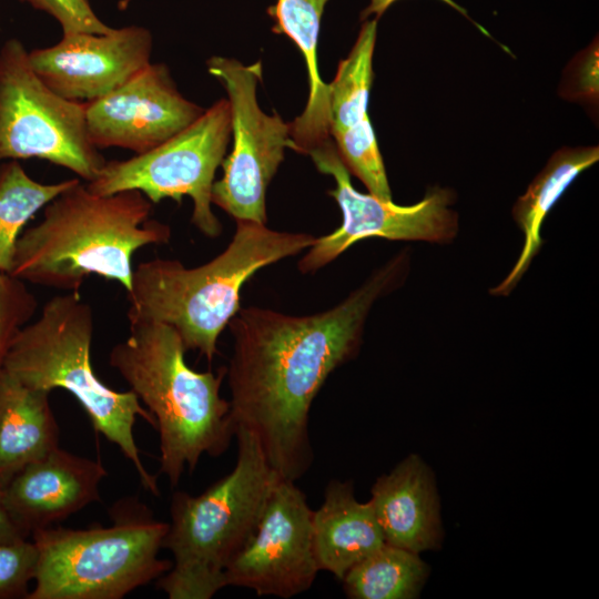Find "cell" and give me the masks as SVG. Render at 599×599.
<instances>
[{"label":"cell","mask_w":599,"mask_h":599,"mask_svg":"<svg viewBox=\"0 0 599 599\" xmlns=\"http://www.w3.org/2000/svg\"><path fill=\"white\" fill-rule=\"evenodd\" d=\"M409 267L404 250L328 309L288 315L250 306L229 322L231 416L235 428L257 440L281 478L296 481L309 469L313 400L328 376L356 357L374 304L405 283Z\"/></svg>","instance_id":"6da1fadb"},{"label":"cell","mask_w":599,"mask_h":599,"mask_svg":"<svg viewBox=\"0 0 599 599\" xmlns=\"http://www.w3.org/2000/svg\"><path fill=\"white\" fill-rule=\"evenodd\" d=\"M599 160V148L564 146L557 150L512 206V217L524 234L521 252L508 275L489 290L508 296L518 285L544 245L541 227L547 214L581 172Z\"/></svg>","instance_id":"ffe728a7"},{"label":"cell","mask_w":599,"mask_h":599,"mask_svg":"<svg viewBox=\"0 0 599 599\" xmlns=\"http://www.w3.org/2000/svg\"><path fill=\"white\" fill-rule=\"evenodd\" d=\"M84 111L98 149L115 146L135 154L164 143L204 112L177 91L162 63H149L118 89L84 102Z\"/></svg>","instance_id":"4fadbf2b"},{"label":"cell","mask_w":599,"mask_h":599,"mask_svg":"<svg viewBox=\"0 0 599 599\" xmlns=\"http://www.w3.org/2000/svg\"><path fill=\"white\" fill-rule=\"evenodd\" d=\"M231 133L230 104L221 99L159 146L129 160L106 161L87 187L99 195L136 190L152 203L166 197L180 203L187 195L193 201L192 224L215 238L222 224L212 211L211 193Z\"/></svg>","instance_id":"9c48e42d"},{"label":"cell","mask_w":599,"mask_h":599,"mask_svg":"<svg viewBox=\"0 0 599 599\" xmlns=\"http://www.w3.org/2000/svg\"><path fill=\"white\" fill-rule=\"evenodd\" d=\"M312 531L318 569L339 580L385 544L370 501L356 499L351 480L327 484L321 507L313 510Z\"/></svg>","instance_id":"ac0fdd59"},{"label":"cell","mask_w":599,"mask_h":599,"mask_svg":"<svg viewBox=\"0 0 599 599\" xmlns=\"http://www.w3.org/2000/svg\"><path fill=\"white\" fill-rule=\"evenodd\" d=\"M151 32L139 26L103 34L63 33L54 45L28 53L31 68L57 94L92 101L118 89L150 62Z\"/></svg>","instance_id":"5bb4252c"},{"label":"cell","mask_w":599,"mask_h":599,"mask_svg":"<svg viewBox=\"0 0 599 599\" xmlns=\"http://www.w3.org/2000/svg\"><path fill=\"white\" fill-rule=\"evenodd\" d=\"M370 504L385 542L416 554L440 548L444 530L430 467L410 454L376 479Z\"/></svg>","instance_id":"e0dca14e"},{"label":"cell","mask_w":599,"mask_h":599,"mask_svg":"<svg viewBox=\"0 0 599 599\" xmlns=\"http://www.w3.org/2000/svg\"><path fill=\"white\" fill-rule=\"evenodd\" d=\"M44 184L30 177L17 160L0 164V272L11 273L16 245L29 220L77 183Z\"/></svg>","instance_id":"603a6c76"},{"label":"cell","mask_w":599,"mask_h":599,"mask_svg":"<svg viewBox=\"0 0 599 599\" xmlns=\"http://www.w3.org/2000/svg\"><path fill=\"white\" fill-rule=\"evenodd\" d=\"M50 393L0 374V490L26 466L59 447Z\"/></svg>","instance_id":"d6986e66"},{"label":"cell","mask_w":599,"mask_h":599,"mask_svg":"<svg viewBox=\"0 0 599 599\" xmlns=\"http://www.w3.org/2000/svg\"><path fill=\"white\" fill-rule=\"evenodd\" d=\"M226 248L210 262L185 267L177 260L154 258L133 270L128 319L164 323L187 351L212 363L217 339L241 308L243 284L258 270L297 255L313 245L307 233L271 230L266 224L235 220Z\"/></svg>","instance_id":"277c9868"},{"label":"cell","mask_w":599,"mask_h":599,"mask_svg":"<svg viewBox=\"0 0 599 599\" xmlns=\"http://www.w3.org/2000/svg\"><path fill=\"white\" fill-rule=\"evenodd\" d=\"M313 510L295 481L281 478L257 529L224 572V585L257 596L292 598L311 588L319 571L312 531Z\"/></svg>","instance_id":"7c38bea8"},{"label":"cell","mask_w":599,"mask_h":599,"mask_svg":"<svg viewBox=\"0 0 599 599\" xmlns=\"http://www.w3.org/2000/svg\"><path fill=\"white\" fill-rule=\"evenodd\" d=\"M20 1L52 16L61 24L63 33L90 32L103 34L112 29L98 18L89 0Z\"/></svg>","instance_id":"484cf974"},{"label":"cell","mask_w":599,"mask_h":599,"mask_svg":"<svg viewBox=\"0 0 599 599\" xmlns=\"http://www.w3.org/2000/svg\"><path fill=\"white\" fill-rule=\"evenodd\" d=\"M37 564L38 549L31 538L0 542V599H26Z\"/></svg>","instance_id":"d4e9b609"},{"label":"cell","mask_w":599,"mask_h":599,"mask_svg":"<svg viewBox=\"0 0 599 599\" xmlns=\"http://www.w3.org/2000/svg\"><path fill=\"white\" fill-rule=\"evenodd\" d=\"M307 154L316 169L333 176L336 186L328 191L342 211L341 226L328 235L316 237L298 261L303 274L314 273L336 260L358 241L379 237L389 241H420L450 244L459 231L458 213L451 209L455 193L433 186L413 205H397L370 193H359L351 183L334 142L327 139Z\"/></svg>","instance_id":"8fae6325"},{"label":"cell","mask_w":599,"mask_h":599,"mask_svg":"<svg viewBox=\"0 0 599 599\" xmlns=\"http://www.w3.org/2000/svg\"><path fill=\"white\" fill-rule=\"evenodd\" d=\"M234 437L236 463L227 475L197 496H172L162 548L173 562L156 582L170 599H211L225 587L226 568L254 536L281 479L250 433L235 428Z\"/></svg>","instance_id":"5b68a950"},{"label":"cell","mask_w":599,"mask_h":599,"mask_svg":"<svg viewBox=\"0 0 599 599\" xmlns=\"http://www.w3.org/2000/svg\"><path fill=\"white\" fill-rule=\"evenodd\" d=\"M152 204L140 191L99 195L79 180L44 206L40 223L21 233L10 275L79 292L95 274L129 292L133 254L171 238L169 225L149 220Z\"/></svg>","instance_id":"7a4b0ae2"},{"label":"cell","mask_w":599,"mask_h":599,"mask_svg":"<svg viewBox=\"0 0 599 599\" xmlns=\"http://www.w3.org/2000/svg\"><path fill=\"white\" fill-rule=\"evenodd\" d=\"M93 331L92 307L79 292L55 295L17 333L3 370L30 388L72 394L94 429L132 463L144 489L160 496L158 479L143 465L133 436L136 417L153 427L155 420L131 389L114 390L95 375L90 356Z\"/></svg>","instance_id":"8992f818"},{"label":"cell","mask_w":599,"mask_h":599,"mask_svg":"<svg viewBox=\"0 0 599 599\" xmlns=\"http://www.w3.org/2000/svg\"><path fill=\"white\" fill-rule=\"evenodd\" d=\"M128 321L129 336L112 347L109 363L153 416L160 471L175 487L203 455L224 454L235 435L230 402L220 393L226 369L196 372L186 364V349L173 327Z\"/></svg>","instance_id":"3957f363"},{"label":"cell","mask_w":599,"mask_h":599,"mask_svg":"<svg viewBox=\"0 0 599 599\" xmlns=\"http://www.w3.org/2000/svg\"><path fill=\"white\" fill-rule=\"evenodd\" d=\"M376 34L377 19L364 21L349 54L338 63L335 78L328 83V132L348 172L359 179L372 195L393 201L367 113Z\"/></svg>","instance_id":"9a60e30c"},{"label":"cell","mask_w":599,"mask_h":599,"mask_svg":"<svg viewBox=\"0 0 599 599\" xmlns=\"http://www.w3.org/2000/svg\"><path fill=\"white\" fill-rule=\"evenodd\" d=\"M37 306L23 281L0 272V374L14 336L30 322Z\"/></svg>","instance_id":"cb8c5ba5"},{"label":"cell","mask_w":599,"mask_h":599,"mask_svg":"<svg viewBox=\"0 0 599 599\" xmlns=\"http://www.w3.org/2000/svg\"><path fill=\"white\" fill-rule=\"evenodd\" d=\"M429 575L419 554L384 544L343 577L351 599H415Z\"/></svg>","instance_id":"7402d4cb"},{"label":"cell","mask_w":599,"mask_h":599,"mask_svg":"<svg viewBox=\"0 0 599 599\" xmlns=\"http://www.w3.org/2000/svg\"><path fill=\"white\" fill-rule=\"evenodd\" d=\"M24 539L30 538L26 537L14 524L4 507L0 495V542H16Z\"/></svg>","instance_id":"83f0119b"},{"label":"cell","mask_w":599,"mask_h":599,"mask_svg":"<svg viewBox=\"0 0 599 599\" xmlns=\"http://www.w3.org/2000/svg\"><path fill=\"white\" fill-rule=\"evenodd\" d=\"M207 70L229 94L233 134V149L222 162L223 176L212 186V204L235 220L266 224L267 186L284 160L285 149H296L290 124L258 106L260 61L244 65L235 59L212 57Z\"/></svg>","instance_id":"30bf717a"},{"label":"cell","mask_w":599,"mask_h":599,"mask_svg":"<svg viewBox=\"0 0 599 599\" xmlns=\"http://www.w3.org/2000/svg\"><path fill=\"white\" fill-rule=\"evenodd\" d=\"M328 0H276L267 14L272 31L286 34L301 51L308 75V100L303 113L290 124L296 152H307L329 139L328 84L324 83L317 60L321 19Z\"/></svg>","instance_id":"44dd1931"},{"label":"cell","mask_w":599,"mask_h":599,"mask_svg":"<svg viewBox=\"0 0 599 599\" xmlns=\"http://www.w3.org/2000/svg\"><path fill=\"white\" fill-rule=\"evenodd\" d=\"M398 0H370V3L361 12V20L365 21L368 17L375 16V19L378 20L385 11ZM444 3L448 4L453 9H455L458 13L463 14L465 18H467L475 27H477L480 32H483L485 35L489 37V33L486 31L485 28H483L479 23L471 20L468 12L459 4H457L454 0H440Z\"/></svg>","instance_id":"4316f807"},{"label":"cell","mask_w":599,"mask_h":599,"mask_svg":"<svg viewBox=\"0 0 599 599\" xmlns=\"http://www.w3.org/2000/svg\"><path fill=\"white\" fill-rule=\"evenodd\" d=\"M17 39L0 50V161L42 159L93 181L105 159L91 142L84 102L48 88Z\"/></svg>","instance_id":"ba28073f"},{"label":"cell","mask_w":599,"mask_h":599,"mask_svg":"<svg viewBox=\"0 0 599 599\" xmlns=\"http://www.w3.org/2000/svg\"><path fill=\"white\" fill-rule=\"evenodd\" d=\"M111 515L110 527L35 530L38 564L26 599H121L171 569L172 561L159 558L169 522L131 499Z\"/></svg>","instance_id":"52a82bcc"},{"label":"cell","mask_w":599,"mask_h":599,"mask_svg":"<svg viewBox=\"0 0 599 599\" xmlns=\"http://www.w3.org/2000/svg\"><path fill=\"white\" fill-rule=\"evenodd\" d=\"M108 473L102 463L60 447L20 470L0 490L2 502L23 535L51 527L100 500Z\"/></svg>","instance_id":"2e32d148"}]
</instances>
